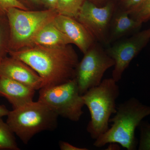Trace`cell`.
<instances>
[{
  "label": "cell",
  "instance_id": "52a82bcc",
  "mask_svg": "<svg viewBox=\"0 0 150 150\" xmlns=\"http://www.w3.org/2000/svg\"><path fill=\"white\" fill-rule=\"evenodd\" d=\"M100 44L96 42L83 54L76 69L75 79L82 95L89 89L99 85L105 72L115 65L114 60Z\"/></svg>",
  "mask_w": 150,
  "mask_h": 150
},
{
  "label": "cell",
  "instance_id": "9c48e42d",
  "mask_svg": "<svg viewBox=\"0 0 150 150\" xmlns=\"http://www.w3.org/2000/svg\"><path fill=\"white\" fill-rule=\"evenodd\" d=\"M150 41V28L139 31L130 37L115 41L105 51L115 62L112 78L118 82L130 63Z\"/></svg>",
  "mask_w": 150,
  "mask_h": 150
},
{
  "label": "cell",
  "instance_id": "44dd1931",
  "mask_svg": "<svg viewBox=\"0 0 150 150\" xmlns=\"http://www.w3.org/2000/svg\"><path fill=\"white\" fill-rule=\"evenodd\" d=\"M143 0H121L123 11L129 13L142 2Z\"/></svg>",
  "mask_w": 150,
  "mask_h": 150
},
{
  "label": "cell",
  "instance_id": "7402d4cb",
  "mask_svg": "<svg viewBox=\"0 0 150 150\" xmlns=\"http://www.w3.org/2000/svg\"><path fill=\"white\" fill-rule=\"evenodd\" d=\"M25 6L28 9H33V8L42 4L41 0H17Z\"/></svg>",
  "mask_w": 150,
  "mask_h": 150
},
{
  "label": "cell",
  "instance_id": "5bb4252c",
  "mask_svg": "<svg viewBox=\"0 0 150 150\" xmlns=\"http://www.w3.org/2000/svg\"><path fill=\"white\" fill-rule=\"evenodd\" d=\"M69 44H71L70 40L56 27L53 20L40 30L28 46L58 47Z\"/></svg>",
  "mask_w": 150,
  "mask_h": 150
},
{
  "label": "cell",
  "instance_id": "ba28073f",
  "mask_svg": "<svg viewBox=\"0 0 150 150\" xmlns=\"http://www.w3.org/2000/svg\"><path fill=\"white\" fill-rule=\"evenodd\" d=\"M115 11V5L111 2L99 6L85 0L76 19L90 33L96 42L108 46L110 23Z\"/></svg>",
  "mask_w": 150,
  "mask_h": 150
},
{
  "label": "cell",
  "instance_id": "cb8c5ba5",
  "mask_svg": "<svg viewBox=\"0 0 150 150\" xmlns=\"http://www.w3.org/2000/svg\"><path fill=\"white\" fill-rule=\"evenodd\" d=\"M42 4L46 6V8L57 10L59 0H41Z\"/></svg>",
  "mask_w": 150,
  "mask_h": 150
},
{
  "label": "cell",
  "instance_id": "ac0fdd59",
  "mask_svg": "<svg viewBox=\"0 0 150 150\" xmlns=\"http://www.w3.org/2000/svg\"><path fill=\"white\" fill-rule=\"evenodd\" d=\"M129 15L142 23L150 20V0H143L129 13Z\"/></svg>",
  "mask_w": 150,
  "mask_h": 150
},
{
  "label": "cell",
  "instance_id": "277c9868",
  "mask_svg": "<svg viewBox=\"0 0 150 150\" xmlns=\"http://www.w3.org/2000/svg\"><path fill=\"white\" fill-rule=\"evenodd\" d=\"M6 123L25 144L35 135L53 131L58 125V115L46 104L38 100L9 111Z\"/></svg>",
  "mask_w": 150,
  "mask_h": 150
},
{
  "label": "cell",
  "instance_id": "6da1fadb",
  "mask_svg": "<svg viewBox=\"0 0 150 150\" xmlns=\"http://www.w3.org/2000/svg\"><path fill=\"white\" fill-rule=\"evenodd\" d=\"M8 55L34 70L42 79V88L58 85L74 79L79 62L71 44L58 47L28 46L10 51Z\"/></svg>",
  "mask_w": 150,
  "mask_h": 150
},
{
  "label": "cell",
  "instance_id": "9a60e30c",
  "mask_svg": "<svg viewBox=\"0 0 150 150\" xmlns=\"http://www.w3.org/2000/svg\"><path fill=\"white\" fill-rule=\"evenodd\" d=\"M10 127L0 118V150H19V148Z\"/></svg>",
  "mask_w": 150,
  "mask_h": 150
},
{
  "label": "cell",
  "instance_id": "7c38bea8",
  "mask_svg": "<svg viewBox=\"0 0 150 150\" xmlns=\"http://www.w3.org/2000/svg\"><path fill=\"white\" fill-rule=\"evenodd\" d=\"M35 91L28 86L0 75V96L7 100L13 109L33 101Z\"/></svg>",
  "mask_w": 150,
  "mask_h": 150
},
{
  "label": "cell",
  "instance_id": "8fae6325",
  "mask_svg": "<svg viewBox=\"0 0 150 150\" xmlns=\"http://www.w3.org/2000/svg\"><path fill=\"white\" fill-rule=\"evenodd\" d=\"M58 29L83 54L96 42L92 35L76 19L58 13L53 20Z\"/></svg>",
  "mask_w": 150,
  "mask_h": 150
},
{
  "label": "cell",
  "instance_id": "484cf974",
  "mask_svg": "<svg viewBox=\"0 0 150 150\" xmlns=\"http://www.w3.org/2000/svg\"><path fill=\"white\" fill-rule=\"evenodd\" d=\"M88 1H90L92 2L93 3V4H95L96 5L98 6V4H101V3L103 2H105L107 1H110L111 0H88Z\"/></svg>",
  "mask_w": 150,
  "mask_h": 150
},
{
  "label": "cell",
  "instance_id": "30bf717a",
  "mask_svg": "<svg viewBox=\"0 0 150 150\" xmlns=\"http://www.w3.org/2000/svg\"><path fill=\"white\" fill-rule=\"evenodd\" d=\"M0 75L16 81L35 90L42 88V79L26 63L12 56L0 61Z\"/></svg>",
  "mask_w": 150,
  "mask_h": 150
},
{
  "label": "cell",
  "instance_id": "3957f363",
  "mask_svg": "<svg viewBox=\"0 0 150 150\" xmlns=\"http://www.w3.org/2000/svg\"><path fill=\"white\" fill-rule=\"evenodd\" d=\"M117 83L112 78L104 79L99 85L82 95L91 115L87 131L94 140L108 130L110 116L116 112V101L120 93Z\"/></svg>",
  "mask_w": 150,
  "mask_h": 150
},
{
  "label": "cell",
  "instance_id": "e0dca14e",
  "mask_svg": "<svg viewBox=\"0 0 150 150\" xmlns=\"http://www.w3.org/2000/svg\"><path fill=\"white\" fill-rule=\"evenodd\" d=\"M85 0H59L57 13L76 18Z\"/></svg>",
  "mask_w": 150,
  "mask_h": 150
},
{
  "label": "cell",
  "instance_id": "ffe728a7",
  "mask_svg": "<svg viewBox=\"0 0 150 150\" xmlns=\"http://www.w3.org/2000/svg\"><path fill=\"white\" fill-rule=\"evenodd\" d=\"M12 8L29 10L17 0H0V15H6L8 11Z\"/></svg>",
  "mask_w": 150,
  "mask_h": 150
},
{
  "label": "cell",
  "instance_id": "7a4b0ae2",
  "mask_svg": "<svg viewBox=\"0 0 150 150\" xmlns=\"http://www.w3.org/2000/svg\"><path fill=\"white\" fill-rule=\"evenodd\" d=\"M114 114L109 120L111 127L95 140L93 146L101 148L108 144H118L128 150L137 149L139 142L135 131L144 118L150 115V106L132 97L118 105Z\"/></svg>",
  "mask_w": 150,
  "mask_h": 150
},
{
  "label": "cell",
  "instance_id": "2e32d148",
  "mask_svg": "<svg viewBox=\"0 0 150 150\" xmlns=\"http://www.w3.org/2000/svg\"><path fill=\"white\" fill-rule=\"evenodd\" d=\"M10 30L6 15H0V61L8 55Z\"/></svg>",
  "mask_w": 150,
  "mask_h": 150
},
{
  "label": "cell",
  "instance_id": "8992f818",
  "mask_svg": "<svg viewBox=\"0 0 150 150\" xmlns=\"http://www.w3.org/2000/svg\"><path fill=\"white\" fill-rule=\"evenodd\" d=\"M38 100L58 116L73 122L79 121L83 113L85 104L75 78L61 84L40 88Z\"/></svg>",
  "mask_w": 150,
  "mask_h": 150
},
{
  "label": "cell",
  "instance_id": "d4e9b609",
  "mask_svg": "<svg viewBox=\"0 0 150 150\" xmlns=\"http://www.w3.org/2000/svg\"><path fill=\"white\" fill-rule=\"evenodd\" d=\"M9 112V110L4 105H0V118L7 116Z\"/></svg>",
  "mask_w": 150,
  "mask_h": 150
},
{
  "label": "cell",
  "instance_id": "4fadbf2b",
  "mask_svg": "<svg viewBox=\"0 0 150 150\" xmlns=\"http://www.w3.org/2000/svg\"><path fill=\"white\" fill-rule=\"evenodd\" d=\"M142 24L131 17L126 11H115L110 23L108 46L128 34L138 32Z\"/></svg>",
  "mask_w": 150,
  "mask_h": 150
},
{
  "label": "cell",
  "instance_id": "5b68a950",
  "mask_svg": "<svg viewBox=\"0 0 150 150\" xmlns=\"http://www.w3.org/2000/svg\"><path fill=\"white\" fill-rule=\"evenodd\" d=\"M55 10H23L12 8L7 12L10 30V51L28 47L40 29L58 14Z\"/></svg>",
  "mask_w": 150,
  "mask_h": 150
},
{
  "label": "cell",
  "instance_id": "d6986e66",
  "mask_svg": "<svg viewBox=\"0 0 150 150\" xmlns=\"http://www.w3.org/2000/svg\"><path fill=\"white\" fill-rule=\"evenodd\" d=\"M138 128L140 131L138 150H150V123L143 120Z\"/></svg>",
  "mask_w": 150,
  "mask_h": 150
},
{
  "label": "cell",
  "instance_id": "603a6c76",
  "mask_svg": "<svg viewBox=\"0 0 150 150\" xmlns=\"http://www.w3.org/2000/svg\"><path fill=\"white\" fill-rule=\"evenodd\" d=\"M59 146L60 149L62 150H88L86 148H79L75 146L68 142L64 141H60Z\"/></svg>",
  "mask_w": 150,
  "mask_h": 150
}]
</instances>
